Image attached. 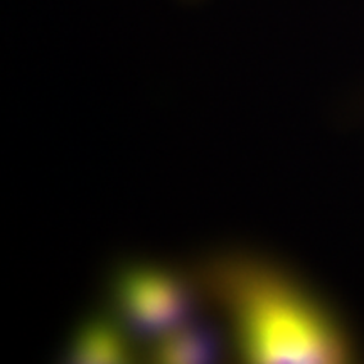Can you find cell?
Listing matches in <instances>:
<instances>
[{"label":"cell","mask_w":364,"mask_h":364,"mask_svg":"<svg viewBox=\"0 0 364 364\" xmlns=\"http://www.w3.org/2000/svg\"><path fill=\"white\" fill-rule=\"evenodd\" d=\"M247 363H346L353 344L324 304L289 273L245 253L211 257L194 275Z\"/></svg>","instance_id":"1"},{"label":"cell","mask_w":364,"mask_h":364,"mask_svg":"<svg viewBox=\"0 0 364 364\" xmlns=\"http://www.w3.org/2000/svg\"><path fill=\"white\" fill-rule=\"evenodd\" d=\"M124 322L112 317H93L76 332L68 358L73 363H129L132 344Z\"/></svg>","instance_id":"3"},{"label":"cell","mask_w":364,"mask_h":364,"mask_svg":"<svg viewBox=\"0 0 364 364\" xmlns=\"http://www.w3.org/2000/svg\"><path fill=\"white\" fill-rule=\"evenodd\" d=\"M221 336L203 322H182L152 341L150 356L156 363H209L220 356Z\"/></svg>","instance_id":"4"},{"label":"cell","mask_w":364,"mask_h":364,"mask_svg":"<svg viewBox=\"0 0 364 364\" xmlns=\"http://www.w3.org/2000/svg\"><path fill=\"white\" fill-rule=\"evenodd\" d=\"M112 294L117 316L130 334L154 341L193 317L201 292L194 277L150 263H132L115 273Z\"/></svg>","instance_id":"2"}]
</instances>
